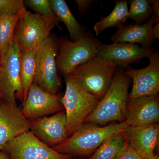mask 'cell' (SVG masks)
Wrapping results in <instances>:
<instances>
[{
    "mask_svg": "<svg viewBox=\"0 0 159 159\" xmlns=\"http://www.w3.org/2000/svg\"><path fill=\"white\" fill-rule=\"evenodd\" d=\"M159 136L158 123L144 126L128 125L125 130V141L143 159H148L155 154Z\"/></svg>",
    "mask_w": 159,
    "mask_h": 159,
    "instance_id": "16",
    "label": "cell"
},
{
    "mask_svg": "<svg viewBox=\"0 0 159 159\" xmlns=\"http://www.w3.org/2000/svg\"><path fill=\"white\" fill-rule=\"evenodd\" d=\"M24 3L25 6H28L38 14L46 16H55L49 0H26Z\"/></svg>",
    "mask_w": 159,
    "mask_h": 159,
    "instance_id": "24",
    "label": "cell"
},
{
    "mask_svg": "<svg viewBox=\"0 0 159 159\" xmlns=\"http://www.w3.org/2000/svg\"><path fill=\"white\" fill-rule=\"evenodd\" d=\"M153 52V49L152 48H145L136 44L127 43L101 44L98 48L97 57L112 61L118 66L125 68L128 65L138 62L144 57L149 58Z\"/></svg>",
    "mask_w": 159,
    "mask_h": 159,
    "instance_id": "14",
    "label": "cell"
},
{
    "mask_svg": "<svg viewBox=\"0 0 159 159\" xmlns=\"http://www.w3.org/2000/svg\"><path fill=\"white\" fill-rule=\"evenodd\" d=\"M50 2L54 15L67 29L70 40L77 41L80 39L85 34V31L77 22L65 1L50 0Z\"/></svg>",
    "mask_w": 159,
    "mask_h": 159,
    "instance_id": "18",
    "label": "cell"
},
{
    "mask_svg": "<svg viewBox=\"0 0 159 159\" xmlns=\"http://www.w3.org/2000/svg\"><path fill=\"white\" fill-rule=\"evenodd\" d=\"M25 9L23 0H0V15L15 14Z\"/></svg>",
    "mask_w": 159,
    "mask_h": 159,
    "instance_id": "25",
    "label": "cell"
},
{
    "mask_svg": "<svg viewBox=\"0 0 159 159\" xmlns=\"http://www.w3.org/2000/svg\"></svg>",
    "mask_w": 159,
    "mask_h": 159,
    "instance_id": "32",
    "label": "cell"
},
{
    "mask_svg": "<svg viewBox=\"0 0 159 159\" xmlns=\"http://www.w3.org/2000/svg\"><path fill=\"white\" fill-rule=\"evenodd\" d=\"M116 159H143L125 142L117 154Z\"/></svg>",
    "mask_w": 159,
    "mask_h": 159,
    "instance_id": "26",
    "label": "cell"
},
{
    "mask_svg": "<svg viewBox=\"0 0 159 159\" xmlns=\"http://www.w3.org/2000/svg\"><path fill=\"white\" fill-rule=\"evenodd\" d=\"M0 159H10L9 154L4 150L0 151Z\"/></svg>",
    "mask_w": 159,
    "mask_h": 159,
    "instance_id": "30",
    "label": "cell"
},
{
    "mask_svg": "<svg viewBox=\"0 0 159 159\" xmlns=\"http://www.w3.org/2000/svg\"><path fill=\"white\" fill-rule=\"evenodd\" d=\"M125 70L118 67L108 91L84 123L104 126L109 122H125L131 80L124 74Z\"/></svg>",
    "mask_w": 159,
    "mask_h": 159,
    "instance_id": "1",
    "label": "cell"
},
{
    "mask_svg": "<svg viewBox=\"0 0 159 159\" xmlns=\"http://www.w3.org/2000/svg\"><path fill=\"white\" fill-rule=\"evenodd\" d=\"M78 9L80 14L83 15L90 9L93 1L91 0H76Z\"/></svg>",
    "mask_w": 159,
    "mask_h": 159,
    "instance_id": "27",
    "label": "cell"
},
{
    "mask_svg": "<svg viewBox=\"0 0 159 159\" xmlns=\"http://www.w3.org/2000/svg\"><path fill=\"white\" fill-rule=\"evenodd\" d=\"M59 22L56 16L31 13L25 9L16 25L14 39L21 51L37 48L55 26L60 28Z\"/></svg>",
    "mask_w": 159,
    "mask_h": 159,
    "instance_id": "6",
    "label": "cell"
},
{
    "mask_svg": "<svg viewBox=\"0 0 159 159\" xmlns=\"http://www.w3.org/2000/svg\"><path fill=\"white\" fill-rule=\"evenodd\" d=\"M125 130L118 132L106 139L88 159H116L125 142Z\"/></svg>",
    "mask_w": 159,
    "mask_h": 159,
    "instance_id": "21",
    "label": "cell"
},
{
    "mask_svg": "<svg viewBox=\"0 0 159 159\" xmlns=\"http://www.w3.org/2000/svg\"><path fill=\"white\" fill-rule=\"evenodd\" d=\"M152 9L153 14L156 16V23H159V1L158 0L152 1Z\"/></svg>",
    "mask_w": 159,
    "mask_h": 159,
    "instance_id": "28",
    "label": "cell"
},
{
    "mask_svg": "<svg viewBox=\"0 0 159 159\" xmlns=\"http://www.w3.org/2000/svg\"><path fill=\"white\" fill-rule=\"evenodd\" d=\"M152 32L154 37L156 38H159V23H157L152 27Z\"/></svg>",
    "mask_w": 159,
    "mask_h": 159,
    "instance_id": "29",
    "label": "cell"
},
{
    "mask_svg": "<svg viewBox=\"0 0 159 159\" xmlns=\"http://www.w3.org/2000/svg\"><path fill=\"white\" fill-rule=\"evenodd\" d=\"M61 94L45 91L33 83L28 91L22 112L29 121L64 110Z\"/></svg>",
    "mask_w": 159,
    "mask_h": 159,
    "instance_id": "10",
    "label": "cell"
},
{
    "mask_svg": "<svg viewBox=\"0 0 159 159\" xmlns=\"http://www.w3.org/2000/svg\"><path fill=\"white\" fill-rule=\"evenodd\" d=\"M29 130L41 142L52 148L64 142L66 135V118L65 111L51 116L30 121Z\"/></svg>",
    "mask_w": 159,
    "mask_h": 159,
    "instance_id": "12",
    "label": "cell"
},
{
    "mask_svg": "<svg viewBox=\"0 0 159 159\" xmlns=\"http://www.w3.org/2000/svg\"></svg>",
    "mask_w": 159,
    "mask_h": 159,
    "instance_id": "33",
    "label": "cell"
},
{
    "mask_svg": "<svg viewBox=\"0 0 159 159\" xmlns=\"http://www.w3.org/2000/svg\"><path fill=\"white\" fill-rule=\"evenodd\" d=\"M148 159H159V154H155L154 155Z\"/></svg>",
    "mask_w": 159,
    "mask_h": 159,
    "instance_id": "31",
    "label": "cell"
},
{
    "mask_svg": "<svg viewBox=\"0 0 159 159\" xmlns=\"http://www.w3.org/2000/svg\"><path fill=\"white\" fill-rule=\"evenodd\" d=\"M21 50L14 39L4 57L0 60V97L7 102L17 104L23 102L24 94L20 75Z\"/></svg>",
    "mask_w": 159,
    "mask_h": 159,
    "instance_id": "8",
    "label": "cell"
},
{
    "mask_svg": "<svg viewBox=\"0 0 159 159\" xmlns=\"http://www.w3.org/2000/svg\"><path fill=\"white\" fill-rule=\"evenodd\" d=\"M37 48L21 51L20 55V75L24 90L25 102L29 89L34 82L35 72V52Z\"/></svg>",
    "mask_w": 159,
    "mask_h": 159,
    "instance_id": "22",
    "label": "cell"
},
{
    "mask_svg": "<svg viewBox=\"0 0 159 159\" xmlns=\"http://www.w3.org/2000/svg\"><path fill=\"white\" fill-rule=\"evenodd\" d=\"M30 129V121L17 104L7 102L0 97V151L7 143Z\"/></svg>",
    "mask_w": 159,
    "mask_h": 159,
    "instance_id": "13",
    "label": "cell"
},
{
    "mask_svg": "<svg viewBox=\"0 0 159 159\" xmlns=\"http://www.w3.org/2000/svg\"><path fill=\"white\" fill-rule=\"evenodd\" d=\"M155 23L156 16L152 14L150 19L144 24L123 25L118 28L116 32L113 34L111 41L113 43L140 44L142 48H151L156 39L152 32V29Z\"/></svg>",
    "mask_w": 159,
    "mask_h": 159,
    "instance_id": "17",
    "label": "cell"
},
{
    "mask_svg": "<svg viewBox=\"0 0 159 159\" xmlns=\"http://www.w3.org/2000/svg\"><path fill=\"white\" fill-rule=\"evenodd\" d=\"M57 39L50 35L37 48L35 52L34 83L51 93L57 94L61 80L56 65L58 54Z\"/></svg>",
    "mask_w": 159,
    "mask_h": 159,
    "instance_id": "7",
    "label": "cell"
},
{
    "mask_svg": "<svg viewBox=\"0 0 159 159\" xmlns=\"http://www.w3.org/2000/svg\"><path fill=\"white\" fill-rule=\"evenodd\" d=\"M10 159H73L44 144L30 130L7 143L3 150Z\"/></svg>",
    "mask_w": 159,
    "mask_h": 159,
    "instance_id": "9",
    "label": "cell"
},
{
    "mask_svg": "<svg viewBox=\"0 0 159 159\" xmlns=\"http://www.w3.org/2000/svg\"><path fill=\"white\" fill-rule=\"evenodd\" d=\"M148 59L149 63L144 68L129 69L124 71L133 82L128 101L142 97L155 96L159 92V53L154 52Z\"/></svg>",
    "mask_w": 159,
    "mask_h": 159,
    "instance_id": "11",
    "label": "cell"
},
{
    "mask_svg": "<svg viewBox=\"0 0 159 159\" xmlns=\"http://www.w3.org/2000/svg\"><path fill=\"white\" fill-rule=\"evenodd\" d=\"M159 121L158 95L127 101L125 122L129 126H144L158 123Z\"/></svg>",
    "mask_w": 159,
    "mask_h": 159,
    "instance_id": "15",
    "label": "cell"
},
{
    "mask_svg": "<svg viewBox=\"0 0 159 159\" xmlns=\"http://www.w3.org/2000/svg\"><path fill=\"white\" fill-rule=\"evenodd\" d=\"M65 93L61 102L66 118V135L71 136L84 123L99 100L81 87L70 76L65 77Z\"/></svg>",
    "mask_w": 159,
    "mask_h": 159,
    "instance_id": "3",
    "label": "cell"
},
{
    "mask_svg": "<svg viewBox=\"0 0 159 159\" xmlns=\"http://www.w3.org/2000/svg\"><path fill=\"white\" fill-rule=\"evenodd\" d=\"M118 67L112 61L96 57L75 68L68 75L100 100L109 89Z\"/></svg>",
    "mask_w": 159,
    "mask_h": 159,
    "instance_id": "5",
    "label": "cell"
},
{
    "mask_svg": "<svg viewBox=\"0 0 159 159\" xmlns=\"http://www.w3.org/2000/svg\"><path fill=\"white\" fill-rule=\"evenodd\" d=\"M25 9L15 14L0 15V60L13 40L18 22Z\"/></svg>",
    "mask_w": 159,
    "mask_h": 159,
    "instance_id": "20",
    "label": "cell"
},
{
    "mask_svg": "<svg viewBox=\"0 0 159 159\" xmlns=\"http://www.w3.org/2000/svg\"><path fill=\"white\" fill-rule=\"evenodd\" d=\"M129 4V18L132 20L135 25L144 24L153 14L151 0H130Z\"/></svg>",
    "mask_w": 159,
    "mask_h": 159,
    "instance_id": "23",
    "label": "cell"
},
{
    "mask_svg": "<svg viewBox=\"0 0 159 159\" xmlns=\"http://www.w3.org/2000/svg\"><path fill=\"white\" fill-rule=\"evenodd\" d=\"M128 126L125 122H113L104 126L84 123L64 142L52 148L73 158L92 155L106 139Z\"/></svg>",
    "mask_w": 159,
    "mask_h": 159,
    "instance_id": "2",
    "label": "cell"
},
{
    "mask_svg": "<svg viewBox=\"0 0 159 159\" xmlns=\"http://www.w3.org/2000/svg\"><path fill=\"white\" fill-rule=\"evenodd\" d=\"M116 5L110 14L101 17L99 22L93 27L96 35L101 34L107 29L111 28H119L129 18L128 2L125 0L116 1Z\"/></svg>",
    "mask_w": 159,
    "mask_h": 159,
    "instance_id": "19",
    "label": "cell"
},
{
    "mask_svg": "<svg viewBox=\"0 0 159 159\" xmlns=\"http://www.w3.org/2000/svg\"><path fill=\"white\" fill-rule=\"evenodd\" d=\"M57 72L64 77L70 74L75 68L97 57L101 44L90 31L77 41H72L67 36H63L57 39Z\"/></svg>",
    "mask_w": 159,
    "mask_h": 159,
    "instance_id": "4",
    "label": "cell"
}]
</instances>
